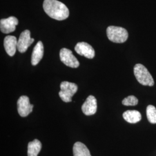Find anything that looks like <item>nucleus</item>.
<instances>
[{"mask_svg": "<svg viewBox=\"0 0 156 156\" xmlns=\"http://www.w3.org/2000/svg\"><path fill=\"white\" fill-rule=\"evenodd\" d=\"M73 156H91L89 150L83 143L77 142L73 147Z\"/></svg>", "mask_w": 156, "mask_h": 156, "instance_id": "14", "label": "nucleus"}, {"mask_svg": "<svg viewBox=\"0 0 156 156\" xmlns=\"http://www.w3.org/2000/svg\"><path fill=\"white\" fill-rule=\"evenodd\" d=\"M134 73L135 78L140 83L149 86L154 85V82L151 73L142 64H136L134 68Z\"/></svg>", "mask_w": 156, "mask_h": 156, "instance_id": "2", "label": "nucleus"}, {"mask_svg": "<svg viewBox=\"0 0 156 156\" xmlns=\"http://www.w3.org/2000/svg\"><path fill=\"white\" fill-rule=\"evenodd\" d=\"M123 117L126 122L132 124L139 122L142 119L140 112L135 110L124 112L123 114Z\"/></svg>", "mask_w": 156, "mask_h": 156, "instance_id": "13", "label": "nucleus"}, {"mask_svg": "<svg viewBox=\"0 0 156 156\" xmlns=\"http://www.w3.org/2000/svg\"><path fill=\"white\" fill-rule=\"evenodd\" d=\"M146 115L149 122L156 124V108L153 105H149L146 108Z\"/></svg>", "mask_w": 156, "mask_h": 156, "instance_id": "16", "label": "nucleus"}, {"mask_svg": "<svg viewBox=\"0 0 156 156\" xmlns=\"http://www.w3.org/2000/svg\"><path fill=\"white\" fill-rule=\"evenodd\" d=\"M75 50L79 55L84 56L87 58L91 59L94 57V49L91 45L86 42H78L75 47Z\"/></svg>", "mask_w": 156, "mask_h": 156, "instance_id": "9", "label": "nucleus"}, {"mask_svg": "<svg viewBox=\"0 0 156 156\" xmlns=\"http://www.w3.org/2000/svg\"><path fill=\"white\" fill-rule=\"evenodd\" d=\"M42 144L39 140H34L28 144L27 155L28 156H37L41 150Z\"/></svg>", "mask_w": 156, "mask_h": 156, "instance_id": "15", "label": "nucleus"}, {"mask_svg": "<svg viewBox=\"0 0 156 156\" xmlns=\"http://www.w3.org/2000/svg\"><path fill=\"white\" fill-rule=\"evenodd\" d=\"M34 41V39L31 38L30 31L28 30H24L20 34L17 41V50L22 53L26 52Z\"/></svg>", "mask_w": 156, "mask_h": 156, "instance_id": "7", "label": "nucleus"}, {"mask_svg": "<svg viewBox=\"0 0 156 156\" xmlns=\"http://www.w3.org/2000/svg\"><path fill=\"white\" fill-rule=\"evenodd\" d=\"M19 23L16 17L11 16L6 19H2L0 20V29L2 33H11L16 30V27Z\"/></svg>", "mask_w": 156, "mask_h": 156, "instance_id": "8", "label": "nucleus"}, {"mask_svg": "<svg viewBox=\"0 0 156 156\" xmlns=\"http://www.w3.org/2000/svg\"><path fill=\"white\" fill-rule=\"evenodd\" d=\"M17 41L15 36L8 35L4 40V46L6 53L9 56H14L17 49Z\"/></svg>", "mask_w": 156, "mask_h": 156, "instance_id": "11", "label": "nucleus"}, {"mask_svg": "<svg viewBox=\"0 0 156 156\" xmlns=\"http://www.w3.org/2000/svg\"><path fill=\"white\" fill-rule=\"evenodd\" d=\"M122 104L125 106H135L138 104V100L134 95H129L122 101Z\"/></svg>", "mask_w": 156, "mask_h": 156, "instance_id": "17", "label": "nucleus"}, {"mask_svg": "<svg viewBox=\"0 0 156 156\" xmlns=\"http://www.w3.org/2000/svg\"><path fill=\"white\" fill-rule=\"evenodd\" d=\"M97 100L93 95H89L82 106V110L86 116L93 115L97 112Z\"/></svg>", "mask_w": 156, "mask_h": 156, "instance_id": "10", "label": "nucleus"}, {"mask_svg": "<svg viewBox=\"0 0 156 156\" xmlns=\"http://www.w3.org/2000/svg\"><path fill=\"white\" fill-rule=\"evenodd\" d=\"M43 8L49 16L57 20H65L69 15L67 6L57 0H44Z\"/></svg>", "mask_w": 156, "mask_h": 156, "instance_id": "1", "label": "nucleus"}, {"mask_svg": "<svg viewBox=\"0 0 156 156\" xmlns=\"http://www.w3.org/2000/svg\"><path fill=\"white\" fill-rule=\"evenodd\" d=\"M60 89L58 94L62 100L65 102L72 101V97L78 91V86L75 83L67 81H64L60 84Z\"/></svg>", "mask_w": 156, "mask_h": 156, "instance_id": "4", "label": "nucleus"}, {"mask_svg": "<svg viewBox=\"0 0 156 156\" xmlns=\"http://www.w3.org/2000/svg\"><path fill=\"white\" fill-rule=\"evenodd\" d=\"M17 111L19 115L22 117H26L30 114L33 109L34 105L31 104L27 96H21L17 102Z\"/></svg>", "mask_w": 156, "mask_h": 156, "instance_id": "5", "label": "nucleus"}, {"mask_svg": "<svg viewBox=\"0 0 156 156\" xmlns=\"http://www.w3.org/2000/svg\"><path fill=\"white\" fill-rule=\"evenodd\" d=\"M44 53V45L41 41H38L34 48L31 55V64L33 66H37L42 58Z\"/></svg>", "mask_w": 156, "mask_h": 156, "instance_id": "12", "label": "nucleus"}, {"mask_svg": "<svg viewBox=\"0 0 156 156\" xmlns=\"http://www.w3.org/2000/svg\"><path fill=\"white\" fill-rule=\"evenodd\" d=\"M60 58L61 61L68 67L76 68L79 66V62L73 55L72 51L68 49L62 48L61 49Z\"/></svg>", "mask_w": 156, "mask_h": 156, "instance_id": "6", "label": "nucleus"}, {"mask_svg": "<svg viewBox=\"0 0 156 156\" xmlns=\"http://www.w3.org/2000/svg\"><path fill=\"white\" fill-rule=\"evenodd\" d=\"M108 39L115 43H124L128 38V33L125 28L116 26H109L106 29Z\"/></svg>", "mask_w": 156, "mask_h": 156, "instance_id": "3", "label": "nucleus"}]
</instances>
